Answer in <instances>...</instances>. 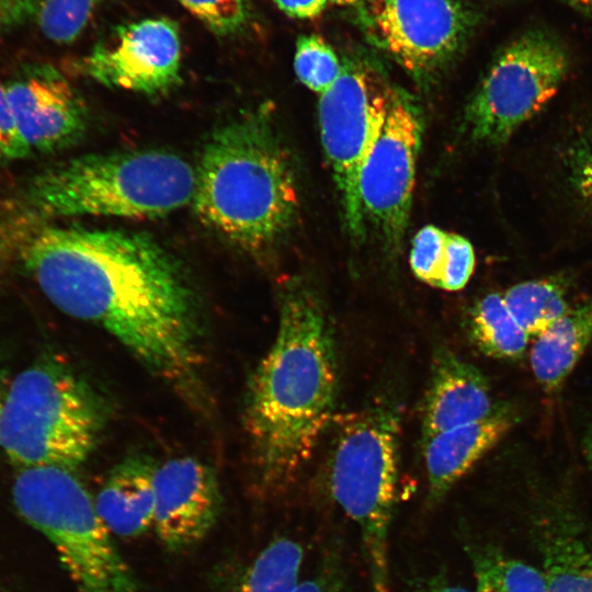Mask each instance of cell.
<instances>
[{
    "label": "cell",
    "mask_w": 592,
    "mask_h": 592,
    "mask_svg": "<svg viewBox=\"0 0 592 592\" xmlns=\"http://www.w3.org/2000/svg\"><path fill=\"white\" fill-rule=\"evenodd\" d=\"M23 262L59 310L98 325L171 385H193L200 304L178 262L153 239L117 229L46 227L25 246Z\"/></svg>",
    "instance_id": "1"
},
{
    "label": "cell",
    "mask_w": 592,
    "mask_h": 592,
    "mask_svg": "<svg viewBox=\"0 0 592 592\" xmlns=\"http://www.w3.org/2000/svg\"><path fill=\"white\" fill-rule=\"evenodd\" d=\"M338 366L331 326L316 291L286 284L275 339L253 372L243 425L260 486L291 487L329 425L337 401Z\"/></svg>",
    "instance_id": "2"
},
{
    "label": "cell",
    "mask_w": 592,
    "mask_h": 592,
    "mask_svg": "<svg viewBox=\"0 0 592 592\" xmlns=\"http://www.w3.org/2000/svg\"><path fill=\"white\" fill-rule=\"evenodd\" d=\"M192 203L203 224L249 252L274 244L293 227L299 209L296 173L265 114H243L209 136Z\"/></svg>",
    "instance_id": "3"
},
{
    "label": "cell",
    "mask_w": 592,
    "mask_h": 592,
    "mask_svg": "<svg viewBox=\"0 0 592 592\" xmlns=\"http://www.w3.org/2000/svg\"><path fill=\"white\" fill-rule=\"evenodd\" d=\"M195 171L164 150L89 153L35 175L26 200L46 216L156 218L192 202Z\"/></svg>",
    "instance_id": "4"
},
{
    "label": "cell",
    "mask_w": 592,
    "mask_h": 592,
    "mask_svg": "<svg viewBox=\"0 0 592 592\" xmlns=\"http://www.w3.org/2000/svg\"><path fill=\"white\" fill-rule=\"evenodd\" d=\"M101 398L69 367L36 363L12 382L0 407V448L20 468L73 470L88 459L104 429Z\"/></svg>",
    "instance_id": "5"
},
{
    "label": "cell",
    "mask_w": 592,
    "mask_h": 592,
    "mask_svg": "<svg viewBox=\"0 0 592 592\" xmlns=\"http://www.w3.org/2000/svg\"><path fill=\"white\" fill-rule=\"evenodd\" d=\"M399 437L398 409L368 407L340 423L328 462V489L360 533L371 592H390L389 534L398 493Z\"/></svg>",
    "instance_id": "6"
},
{
    "label": "cell",
    "mask_w": 592,
    "mask_h": 592,
    "mask_svg": "<svg viewBox=\"0 0 592 592\" xmlns=\"http://www.w3.org/2000/svg\"><path fill=\"white\" fill-rule=\"evenodd\" d=\"M12 498L20 515L54 545L77 592H146L73 470L20 468Z\"/></svg>",
    "instance_id": "7"
},
{
    "label": "cell",
    "mask_w": 592,
    "mask_h": 592,
    "mask_svg": "<svg viewBox=\"0 0 592 592\" xmlns=\"http://www.w3.org/2000/svg\"><path fill=\"white\" fill-rule=\"evenodd\" d=\"M396 88L362 59H344L335 82L319 96L320 137L341 205L348 235L363 241L366 225L360 177L386 119Z\"/></svg>",
    "instance_id": "8"
},
{
    "label": "cell",
    "mask_w": 592,
    "mask_h": 592,
    "mask_svg": "<svg viewBox=\"0 0 592 592\" xmlns=\"http://www.w3.org/2000/svg\"><path fill=\"white\" fill-rule=\"evenodd\" d=\"M569 69L555 35L530 30L509 43L491 64L464 112V126L478 144L508 141L557 93Z\"/></svg>",
    "instance_id": "9"
},
{
    "label": "cell",
    "mask_w": 592,
    "mask_h": 592,
    "mask_svg": "<svg viewBox=\"0 0 592 592\" xmlns=\"http://www.w3.org/2000/svg\"><path fill=\"white\" fill-rule=\"evenodd\" d=\"M360 22L368 39L417 80L448 66L477 23L463 0H363Z\"/></svg>",
    "instance_id": "10"
},
{
    "label": "cell",
    "mask_w": 592,
    "mask_h": 592,
    "mask_svg": "<svg viewBox=\"0 0 592 592\" xmlns=\"http://www.w3.org/2000/svg\"><path fill=\"white\" fill-rule=\"evenodd\" d=\"M422 133L415 101L396 88L358 185L366 229L371 226L390 250L400 248L408 227Z\"/></svg>",
    "instance_id": "11"
},
{
    "label": "cell",
    "mask_w": 592,
    "mask_h": 592,
    "mask_svg": "<svg viewBox=\"0 0 592 592\" xmlns=\"http://www.w3.org/2000/svg\"><path fill=\"white\" fill-rule=\"evenodd\" d=\"M109 88L145 94L166 92L180 82L181 41L175 22L145 19L118 26L109 43H100L80 65Z\"/></svg>",
    "instance_id": "12"
},
{
    "label": "cell",
    "mask_w": 592,
    "mask_h": 592,
    "mask_svg": "<svg viewBox=\"0 0 592 592\" xmlns=\"http://www.w3.org/2000/svg\"><path fill=\"white\" fill-rule=\"evenodd\" d=\"M153 525L171 551L201 542L214 527L223 498L214 470L197 458L182 456L158 464L153 478Z\"/></svg>",
    "instance_id": "13"
},
{
    "label": "cell",
    "mask_w": 592,
    "mask_h": 592,
    "mask_svg": "<svg viewBox=\"0 0 592 592\" xmlns=\"http://www.w3.org/2000/svg\"><path fill=\"white\" fill-rule=\"evenodd\" d=\"M7 96L29 155L66 148L87 129L84 102L69 82L49 67L8 83Z\"/></svg>",
    "instance_id": "14"
},
{
    "label": "cell",
    "mask_w": 592,
    "mask_h": 592,
    "mask_svg": "<svg viewBox=\"0 0 592 592\" xmlns=\"http://www.w3.org/2000/svg\"><path fill=\"white\" fill-rule=\"evenodd\" d=\"M494 405L486 377L452 351L441 349L432 365L422 412V440L481 420Z\"/></svg>",
    "instance_id": "15"
},
{
    "label": "cell",
    "mask_w": 592,
    "mask_h": 592,
    "mask_svg": "<svg viewBox=\"0 0 592 592\" xmlns=\"http://www.w3.org/2000/svg\"><path fill=\"white\" fill-rule=\"evenodd\" d=\"M533 536L547 592H592V533L565 508L536 514Z\"/></svg>",
    "instance_id": "16"
},
{
    "label": "cell",
    "mask_w": 592,
    "mask_h": 592,
    "mask_svg": "<svg viewBox=\"0 0 592 592\" xmlns=\"http://www.w3.org/2000/svg\"><path fill=\"white\" fill-rule=\"evenodd\" d=\"M514 417L497 407L488 417L437 432L423 439V459L428 493L432 502L441 500L475 464L512 428Z\"/></svg>",
    "instance_id": "17"
},
{
    "label": "cell",
    "mask_w": 592,
    "mask_h": 592,
    "mask_svg": "<svg viewBox=\"0 0 592 592\" xmlns=\"http://www.w3.org/2000/svg\"><path fill=\"white\" fill-rule=\"evenodd\" d=\"M157 466L152 458L134 454L110 470L94 505L112 534L135 537L153 524Z\"/></svg>",
    "instance_id": "18"
},
{
    "label": "cell",
    "mask_w": 592,
    "mask_h": 592,
    "mask_svg": "<svg viewBox=\"0 0 592 592\" xmlns=\"http://www.w3.org/2000/svg\"><path fill=\"white\" fill-rule=\"evenodd\" d=\"M592 341V299L570 309L535 337L531 368L547 391L558 389Z\"/></svg>",
    "instance_id": "19"
},
{
    "label": "cell",
    "mask_w": 592,
    "mask_h": 592,
    "mask_svg": "<svg viewBox=\"0 0 592 592\" xmlns=\"http://www.w3.org/2000/svg\"><path fill=\"white\" fill-rule=\"evenodd\" d=\"M468 330L471 341L481 352L501 360L522 357L531 338L515 320L500 293H489L474 304Z\"/></svg>",
    "instance_id": "20"
},
{
    "label": "cell",
    "mask_w": 592,
    "mask_h": 592,
    "mask_svg": "<svg viewBox=\"0 0 592 592\" xmlns=\"http://www.w3.org/2000/svg\"><path fill=\"white\" fill-rule=\"evenodd\" d=\"M503 298L530 337L540 334L571 307L568 301V284L559 276L515 284L503 294Z\"/></svg>",
    "instance_id": "21"
},
{
    "label": "cell",
    "mask_w": 592,
    "mask_h": 592,
    "mask_svg": "<svg viewBox=\"0 0 592 592\" xmlns=\"http://www.w3.org/2000/svg\"><path fill=\"white\" fill-rule=\"evenodd\" d=\"M474 592H547L540 568L489 545H468Z\"/></svg>",
    "instance_id": "22"
},
{
    "label": "cell",
    "mask_w": 592,
    "mask_h": 592,
    "mask_svg": "<svg viewBox=\"0 0 592 592\" xmlns=\"http://www.w3.org/2000/svg\"><path fill=\"white\" fill-rule=\"evenodd\" d=\"M304 558L299 542L273 539L247 569L237 592H291L299 582Z\"/></svg>",
    "instance_id": "23"
},
{
    "label": "cell",
    "mask_w": 592,
    "mask_h": 592,
    "mask_svg": "<svg viewBox=\"0 0 592 592\" xmlns=\"http://www.w3.org/2000/svg\"><path fill=\"white\" fill-rule=\"evenodd\" d=\"M105 0H38L34 15L41 32L48 39L73 42L89 23L96 8Z\"/></svg>",
    "instance_id": "24"
},
{
    "label": "cell",
    "mask_w": 592,
    "mask_h": 592,
    "mask_svg": "<svg viewBox=\"0 0 592 592\" xmlns=\"http://www.w3.org/2000/svg\"><path fill=\"white\" fill-rule=\"evenodd\" d=\"M294 69L304 86L321 94L339 78L342 62L323 38L310 34L297 39Z\"/></svg>",
    "instance_id": "25"
},
{
    "label": "cell",
    "mask_w": 592,
    "mask_h": 592,
    "mask_svg": "<svg viewBox=\"0 0 592 592\" xmlns=\"http://www.w3.org/2000/svg\"><path fill=\"white\" fill-rule=\"evenodd\" d=\"M563 168L572 195L592 218V122L569 140Z\"/></svg>",
    "instance_id": "26"
},
{
    "label": "cell",
    "mask_w": 592,
    "mask_h": 592,
    "mask_svg": "<svg viewBox=\"0 0 592 592\" xmlns=\"http://www.w3.org/2000/svg\"><path fill=\"white\" fill-rule=\"evenodd\" d=\"M447 232L433 225L421 228L413 238L410 266L428 285L437 287L444 262Z\"/></svg>",
    "instance_id": "27"
},
{
    "label": "cell",
    "mask_w": 592,
    "mask_h": 592,
    "mask_svg": "<svg viewBox=\"0 0 592 592\" xmlns=\"http://www.w3.org/2000/svg\"><path fill=\"white\" fill-rule=\"evenodd\" d=\"M196 19L218 35H231L248 21L247 0H178Z\"/></svg>",
    "instance_id": "28"
},
{
    "label": "cell",
    "mask_w": 592,
    "mask_h": 592,
    "mask_svg": "<svg viewBox=\"0 0 592 592\" xmlns=\"http://www.w3.org/2000/svg\"><path fill=\"white\" fill-rule=\"evenodd\" d=\"M476 264L474 247L465 237L447 232L439 288L457 292L469 282Z\"/></svg>",
    "instance_id": "29"
},
{
    "label": "cell",
    "mask_w": 592,
    "mask_h": 592,
    "mask_svg": "<svg viewBox=\"0 0 592 592\" xmlns=\"http://www.w3.org/2000/svg\"><path fill=\"white\" fill-rule=\"evenodd\" d=\"M329 554L307 579L299 581L291 592H346L340 558Z\"/></svg>",
    "instance_id": "30"
},
{
    "label": "cell",
    "mask_w": 592,
    "mask_h": 592,
    "mask_svg": "<svg viewBox=\"0 0 592 592\" xmlns=\"http://www.w3.org/2000/svg\"><path fill=\"white\" fill-rule=\"evenodd\" d=\"M29 156L22 141L7 96V84L0 82V162L21 159Z\"/></svg>",
    "instance_id": "31"
},
{
    "label": "cell",
    "mask_w": 592,
    "mask_h": 592,
    "mask_svg": "<svg viewBox=\"0 0 592 592\" xmlns=\"http://www.w3.org/2000/svg\"><path fill=\"white\" fill-rule=\"evenodd\" d=\"M284 13L297 19H314L320 15L327 0H272Z\"/></svg>",
    "instance_id": "32"
},
{
    "label": "cell",
    "mask_w": 592,
    "mask_h": 592,
    "mask_svg": "<svg viewBox=\"0 0 592 592\" xmlns=\"http://www.w3.org/2000/svg\"><path fill=\"white\" fill-rule=\"evenodd\" d=\"M38 0H0V27L21 22L34 14Z\"/></svg>",
    "instance_id": "33"
},
{
    "label": "cell",
    "mask_w": 592,
    "mask_h": 592,
    "mask_svg": "<svg viewBox=\"0 0 592 592\" xmlns=\"http://www.w3.org/2000/svg\"><path fill=\"white\" fill-rule=\"evenodd\" d=\"M413 592H474L452 582L443 574H435L420 581Z\"/></svg>",
    "instance_id": "34"
},
{
    "label": "cell",
    "mask_w": 592,
    "mask_h": 592,
    "mask_svg": "<svg viewBox=\"0 0 592 592\" xmlns=\"http://www.w3.org/2000/svg\"><path fill=\"white\" fill-rule=\"evenodd\" d=\"M568 5L581 12L592 14V0H562Z\"/></svg>",
    "instance_id": "35"
},
{
    "label": "cell",
    "mask_w": 592,
    "mask_h": 592,
    "mask_svg": "<svg viewBox=\"0 0 592 592\" xmlns=\"http://www.w3.org/2000/svg\"><path fill=\"white\" fill-rule=\"evenodd\" d=\"M584 454L589 464L592 467V430L587 435L585 441H584Z\"/></svg>",
    "instance_id": "36"
},
{
    "label": "cell",
    "mask_w": 592,
    "mask_h": 592,
    "mask_svg": "<svg viewBox=\"0 0 592 592\" xmlns=\"http://www.w3.org/2000/svg\"><path fill=\"white\" fill-rule=\"evenodd\" d=\"M329 2L340 4V5H348V4H355L361 0H327Z\"/></svg>",
    "instance_id": "37"
},
{
    "label": "cell",
    "mask_w": 592,
    "mask_h": 592,
    "mask_svg": "<svg viewBox=\"0 0 592 592\" xmlns=\"http://www.w3.org/2000/svg\"><path fill=\"white\" fill-rule=\"evenodd\" d=\"M1 401H2V400L0 399V407H1Z\"/></svg>",
    "instance_id": "38"
}]
</instances>
